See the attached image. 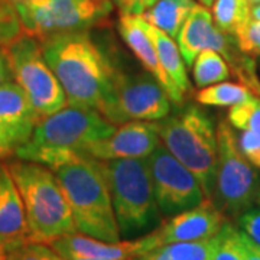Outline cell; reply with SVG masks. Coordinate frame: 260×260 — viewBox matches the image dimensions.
Listing matches in <instances>:
<instances>
[{"label":"cell","instance_id":"obj_1","mask_svg":"<svg viewBox=\"0 0 260 260\" xmlns=\"http://www.w3.org/2000/svg\"><path fill=\"white\" fill-rule=\"evenodd\" d=\"M41 44L68 104L91 107L103 114L119 70L94 44L88 30L54 35L42 39Z\"/></svg>","mask_w":260,"mask_h":260},{"label":"cell","instance_id":"obj_2","mask_svg":"<svg viewBox=\"0 0 260 260\" xmlns=\"http://www.w3.org/2000/svg\"><path fill=\"white\" fill-rule=\"evenodd\" d=\"M117 124L91 107L67 104L51 116L42 117L30 139L15 149L18 159L55 169L84 156V149L106 139Z\"/></svg>","mask_w":260,"mask_h":260},{"label":"cell","instance_id":"obj_3","mask_svg":"<svg viewBox=\"0 0 260 260\" xmlns=\"http://www.w3.org/2000/svg\"><path fill=\"white\" fill-rule=\"evenodd\" d=\"M77 232L104 242L121 240L103 160L81 156L54 169Z\"/></svg>","mask_w":260,"mask_h":260},{"label":"cell","instance_id":"obj_4","mask_svg":"<svg viewBox=\"0 0 260 260\" xmlns=\"http://www.w3.org/2000/svg\"><path fill=\"white\" fill-rule=\"evenodd\" d=\"M8 167L25 207L29 242L51 244L67 234L78 233L64 189L52 169L22 159Z\"/></svg>","mask_w":260,"mask_h":260},{"label":"cell","instance_id":"obj_5","mask_svg":"<svg viewBox=\"0 0 260 260\" xmlns=\"http://www.w3.org/2000/svg\"><path fill=\"white\" fill-rule=\"evenodd\" d=\"M158 126L162 145L194 174L210 200L218 158L217 129L210 116L198 106H186Z\"/></svg>","mask_w":260,"mask_h":260},{"label":"cell","instance_id":"obj_6","mask_svg":"<svg viewBox=\"0 0 260 260\" xmlns=\"http://www.w3.org/2000/svg\"><path fill=\"white\" fill-rule=\"evenodd\" d=\"M121 237L132 239L159 221V208L146 159L103 160Z\"/></svg>","mask_w":260,"mask_h":260},{"label":"cell","instance_id":"obj_7","mask_svg":"<svg viewBox=\"0 0 260 260\" xmlns=\"http://www.w3.org/2000/svg\"><path fill=\"white\" fill-rule=\"evenodd\" d=\"M218 158L211 201L229 218L260 205V174L246 159L237 145L233 126L221 121L217 127Z\"/></svg>","mask_w":260,"mask_h":260},{"label":"cell","instance_id":"obj_8","mask_svg":"<svg viewBox=\"0 0 260 260\" xmlns=\"http://www.w3.org/2000/svg\"><path fill=\"white\" fill-rule=\"evenodd\" d=\"M113 9L112 0H28L16 5L22 34L39 41L102 25Z\"/></svg>","mask_w":260,"mask_h":260},{"label":"cell","instance_id":"obj_9","mask_svg":"<svg viewBox=\"0 0 260 260\" xmlns=\"http://www.w3.org/2000/svg\"><path fill=\"white\" fill-rule=\"evenodd\" d=\"M13 81L26 93L41 117H47L68 104L64 88L45 59L42 44L37 38L20 34L3 48Z\"/></svg>","mask_w":260,"mask_h":260},{"label":"cell","instance_id":"obj_10","mask_svg":"<svg viewBox=\"0 0 260 260\" xmlns=\"http://www.w3.org/2000/svg\"><path fill=\"white\" fill-rule=\"evenodd\" d=\"M171 102L165 88L153 75L119 71L103 116L117 126L135 120H162L171 113Z\"/></svg>","mask_w":260,"mask_h":260},{"label":"cell","instance_id":"obj_11","mask_svg":"<svg viewBox=\"0 0 260 260\" xmlns=\"http://www.w3.org/2000/svg\"><path fill=\"white\" fill-rule=\"evenodd\" d=\"M159 213L168 217L201 204L205 194L194 174L184 167L162 143L148 158Z\"/></svg>","mask_w":260,"mask_h":260},{"label":"cell","instance_id":"obj_12","mask_svg":"<svg viewBox=\"0 0 260 260\" xmlns=\"http://www.w3.org/2000/svg\"><path fill=\"white\" fill-rule=\"evenodd\" d=\"M178 48L188 67H192L197 55L204 49H214L225 58L233 71L240 68L249 58L240 56L229 35L215 26L213 13L204 5H195L177 38Z\"/></svg>","mask_w":260,"mask_h":260},{"label":"cell","instance_id":"obj_13","mask_svg":"<svg viewBox=\"0 0 260 260\" xmlns=\"http://www.w3.org/2000/svg\"><path fill=\"white\" fill-rule=\"evenodd\" d=\"M62 257L99 260H133L140 254L158 247L156 233H148L139 239H127L119 242H104L81 233L67 234L49 244Z\"/></svg>","mask_w":260,"mask_h":260},{"label":"cell","instance_id":"obj_14","mask_svg":"<svg viewBox=\"0 0 260 260\" xmlns=\"http://www.w3.org/2000/svg\"><path fill=\"white\" fill-rule=\"evenodd\" d=\"M160 143L158 123L127 121L117 126L116 132L109 138L87 146L84 149V155L99 160L146 159Z\"/></svg>","mask_w":260,"mask_h":260},{"label":"cell","instance_id":"obj_15","mask_svg":"<svg viewBox=\"0 0 260 260\" xmlns=\"http://www.w3.org/2000/svg\"><path fill=\"white\" fill-rule=\"evenodd\" d=\"M230 220L211 200L205 198L201 204L171 215L155 229L159 246L178 242L203 240L217 236Z\"/></svg>","mask_w":260,"mask_h":260},{"label":"cell","instance_id":"obj_16","mask_svg":"<svg viewBox=\"0 0 260 260\" xmlns=\"http://www.w3.org/2000/svg\"><path fill=\"white\" fill-rule=\"evenodd\" d=\"M117 29L121 39L133 52V55L139 59L146 73L153 75L158 80L159 84L165 88L168 95L171 97V100L177 104L184 102L185 95L179 93V90L169 80V77L160 65L156 48L148 32V22L143 18V15H120Z\"/></svg>","mask_w":260,"mask_h":260},{"label":"cell","instance_id":"obj_17","mask_svg":"<svg viewBox=\"0 0 260 260\" xmlns=\"http://www.w3.org/2000/svg\"><path fill=\"white\" fill-rule=\"evenodd\" d=\"M41 119L18 83L0 85V127L8 133L15 149L30 139Z\"/></svg>","mask_w":260,"mask_h":260},{"label":"cell","instance_id":"obj_18","mask_svg":"<svg viewBox=\"0 0 260 260\" xmlns=\"http://www.w3.org/2000/svg\"><path fill=\"white\" fill-rule=\"evenodd\" d=\"M29 242L25 207L9 167L0 164V243L8 251Z\"/></svg>","mask_w":260,"mask_h":260},{"label":"cell","instance_id":"obj_19","mask_svg":"<svg viewBox=\"0 0 260 260\" xmlns=\"http://www.w3.org/2000/svg\"><path fill=\"white\" fill-rule=\"evenodd\" d=\"M148 32L152 38V41H153V45L156 48V54H158L164 71L167 73L169 80L179 90V93L185 95L191 90V84H189L188 74H186L184 56L178 48V44L172 38L168 37L164 30L150 25L149 22Z\"/></svg>","mask_w":260,"mask_h":260},{"label":"cell","instance_id":"obj_20","mask_svg":"<svg viewBox=\"0 0 260 260\" xmlns=\"http://www.w3.org/2000/svg\"><path fill=\"white\" fill-rule=\"evenodd\" d=\"M195 5V0H158L143 13V18L168 37L177 39Z\"/></svg>","mask_w":260,"mask_h":260},{"label":"cell","instance_id":"obj_21","mask_svg":"<svg viewBox=\"0 0 260 260\" xmlns=\"http://www.w3.org/2000/svg\"><path fill=\"white\" fill-rule=\"evenodd\" d=\"M232 75L229 62L220 52L214 49L201 51L192 64V78L195 87L205 88L208 85L225 81Z\"/></svg>","mask_w":260,"mask_h":260},{"label":"cell","instance_id":"obj_22","mask_svg":"<svg viewBox=\"0 0 260 260\" xmlns=\"http://www.w3.org/2000/svg\"><path fill=\"white\" fill-rule=\"evenodd\" d=\"M249 0H215L213 3V19L215 26L227 35L236 32L250 19Z\"/></svg>","mask_w":260,"mask_h":260},{"label":"cell","instance_id":"obj_23","mask_svg":"<svg viewBox=\"0 0 260 260\" xmlns=\"http://www.w3.org/2000/svg\"><path fill=\"white\" fill-rule=\"evenodd\" d=\"M251 95L253 93L244 84L221 81L201 88V91L197 94V102L203 106L233 107L239 103L246 102Z\"/></svg>","mask_w":260,"mask_h":260},{"label":"cell","instance_id":"obj_24","mask_svg":"<svg viewBox=\"0 0 260 260\" xmlns=\"http://www.w3.org/2000/svg\"><path fill=\"white\" fill-rule=\"evenodd\" d=\"M246 233L232 221L225 223L218 233V243L213 260H246Z\"/></svg>","mask_w":260,"mask_h":260},{"label":"cell","instance_id":"obj_25","mask_svg":"<svg viewBox=\"0 0 260 260\" xmlns=\"http://www.w3.org/2000/svg\"><path fill=\"white\" fill-rule=\"evenodd\" d=\"M217 243L218 234L203 240L169 243L164 247L172 260H213Z\"/></svg>","mask_w":260,"mask_h":260},{"label":"cell","instance_id":"obj_26","mask_svg":"<svg viewBox=\"0 0 260 260\" xmlns=\"http://www.w3.org/2000/svg\"><path fill=\"white\" fill-rule=\"evenodd\" d=\"M227 120L234 129L254 132L260 135V97L253 94L246 102L233 106Z\"/></svg>","mask_w":260,"mask_h":260},{"label":"cell","instance_id":"obj_27","mask_svg":"<svg viewBox=\"0 0 260 260\" xmlns=\"http://www.w3.org/2000/svg\"><path fill=\"white\" fill-rule=\"evenodd\" d=\"M236 45L243 55H260V20L249 19L234 35Z\"/></svg>","mask_w":260,"mask_h":260},{"label":"cell","instance_id":"obj_28","mask_svg":"<svg viewBox=\"0 0 260 260\" xmlns=\"http://www.w3.org/2000/svg\"><path fill=\"white\" fill-rule=\"evenodd\" d=\"M22 34L16 6L0 0V48H5Z\"/></svg>","mask_w":260,"mask_h":260},{"label":"cell","instance_id":"obj_29","mask_svg":"<svg viewBox=\"0 0 260 260\" xmlns=\"http://www.w3.org/2000/svg\"><path fill=\"white\" fill-rule=\"evenodd\" d=\"M10 260H65L58 251L45 243L28 242L9 251Z\"/></svg>","mask_w":260,"mask_h":260},{"label":"cell","instance_id":"obj_30","mask_svg":"<svg viewBox=\"0 0 260 260\" xmlns=\"http://www.w3.org/2000/svg\"><path fill=\"white\" fill-rule=\"evenodd\" d=\"M237 145L246 159L253 167L260 169V135L254 132L240 130L237 135Z\"/></svg>","mask_w":260,"mask_h":260},{"label":"cell","instance_id":"obj_31","mask_svg":"<svg viewBox=\"0 0 260 260\" xmlns=\"http://www.w3.org/2000/svg\"><path fill=\"white\" fill-rule=\"evenodd\" d=\"M237 227L244 232L254 243L260 244V207L250 208L237 220Z\"/></svg>","mask_w":260,"mask_h":260},{"label":"cell","instance_id":"obj_32","mask_svg":"<svg viewBox=\"0 0 260 260\" xmlns=\"http://www.w3.org/2000/svg\"><path fill=\"white\" fill-rule=\"evenodd\" d=\"M234 74L239 77V80L242 81V84H244L251 93L260 97V80L259 77L256 75V73H254V70H253L250 59H247L244 62V65H242L240 68H237L234 71Z\"/></svg>","mask_w":260,"mask_h":260},{"label":"cell","instance_id":"obj_33","mask_svg":"<svg viewBox=\"0 0 260 260\" xmlns=\"http://www.w3.org/2000/svg\"><path fill=\"white\" fill-rule=\"evenodd\" d=\"M120 15H143L158 0H112Z\"/></svg>","mask_w":260,"mask_h":260},{"label":"cell","instance_id":"obj_34","mask_svg":"<svg viewBox=\"0 0 260 260\" xmlns=\"http://www.w3.org/2000/svg\"><path fill=\"white\" fill-rule=\"evenodd\" d=\"M13 81V74L10 70L9 59L3 48H0V85Z\"/></svg>","mask_w":260,"mask_h":260},{"label":"cell","instance_id":"obj_35","mask_svg":"<svg viewBox=\"0 0 260 260\" xmlns=\"http://www.w3.org/2000/svg\"><path fill=\"white\" fill-rule=\"evenodd\" d=\"M133 260H172L169 257V254L165 250V247L164 246H158V247H155V249H152V250L146 251V253H143V254H140L139 257H136V259Z\"/></svg>","mask_w":260,"mask_h":260},{"label":"cell","instance_id":"obj_36","mask_svg":"<svg viewBox=\"0 0 260 260\" xmlns=\"http://www.w3.org/2000/svg\"><path fill=\"white\" fill-rule=\"evenodd\" d=\"M12 152H15V145L8 136V133L0 127V158L8 156Z\"/></svg>","mask_w":260,"mask_h":260},{"label":"cell","instance_id":"obj_37","mask_svg":"<svg viewBox=\"0 0 260 260\" xmlns=\"http://www.w3.org/2000/svg\"><path fill=\"white\" fill-rule=\"evenodd\" d=\"M246 247H247L246 260H260V244L253 242L247 234H246Z\"/></svg>","mask_w":260,"mask_h":260},{"label":"cell","instance_id":"obj_38","mask_svg":"<svg viewBox=\"0 0 260 260\" xmlns=\"http://www.w3.org/2000/svg\"><path fill=\"white\" fill-rule=\"evenodd\" d=\"M250 18L254 19V20H260V3L259 5H254V6H251Z\"/></svg>","mask_w":260,"mask_h":260},{"label":"cell","instance_id":"obj_39","mask_svg":"<svg viewBox=\"0 0 260 260\" xmlns=\"http://www.w3.org/2000/svg\"><path fill=\"white\" fill-rule=\"evenodd\" d=\"M8 253H9V251L6 250V249H5V246H3V244L0 243V260L5 259V257L8 256Z\"/></svg>","mask_w":260,"mask_h":260},{"label":"cell","instance_id":"obj_40","mask_svg":"<svg viewBox=\"0 0 260 260\" xmlns=\"http://www.w3.org/2000/svg\"><path fill=\"white\" fill-rule=\"evenodd\" d=\"M2 2H5V3H9V5H13V6H16V5H19V3L28 2V0H2Z\"/></svg>","mask_w":260,"mask_h":260},{"label":"cell","instance_id":"obj_41","mask_svg":"<svg viewBox=\"0 0 260 260\" xmlns=\"http://www.w3.org/2000/svg\"><path fill=\"white\" fill-rule=\"evenodd\" d=\"M198 2H200L201 5H204V6L208 8V6H213V3L215 2V0H198Z\"/></svg>","mask_w":260,"mask_h":260},{"label":"cell","instance_id":"obj_42","mask_svg":"<svg viewBox=\"0 0 260 260\" xmlns=\"http://www.w3.org/2000/svg\"><path fill=\"white\" fill-rule=\"evenodd\" d=\"M249 3H250V6H254V5H259L260 0H249Z\"/></svg>","mask_w":260,"mask_h":260},{"label":"cell","instance_id":"obj_43","mask_svg":"<svg viewBox=\"0 0 260 260\" xmlns=\"http://www.w3.org/2000/svg\"><path fill=\"white\" fill-rule=\"evenodd\" d=\"M65 260H99V259H75V257H64Z\"/></svg>","mask_w":260,"mask_h":260},{"label":"cell","instance_id":"obj_44","mask_svg":"<svg viewBox=\"0 0 260 260\" xmlns=\"http://www.w3.org/2000/svg\"><path fill=\"white\" fill-rule=\"evenodd\" d=\"M2 260H10V259H9V253H8V256H6L5 259H2Z\"/></svg>","mask_w":260,"mask_h":260},{"label":"cell","instance_id":"obj_45","mask_svg":"<svg viewBox=\"0 0 260 260\" xmlns=\"http://www.w3.org/2000/svg\"><path fill=\"white\" fill-rule=\"evenodd\" d=\"M259 207H260V205H259Z\"/></svg>","mask_w":260,"mask_h":260}]
</instances>
